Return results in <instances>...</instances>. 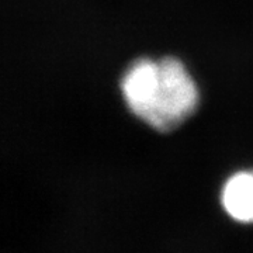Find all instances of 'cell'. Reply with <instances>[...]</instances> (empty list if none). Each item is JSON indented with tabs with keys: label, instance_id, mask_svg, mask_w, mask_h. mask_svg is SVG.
<instances>
[{
	"label": "cell",
	"instance_id": "obj_1",
	"mask_svg": "<svg viewBox=\"0 0 253 253\" xmlns=\"http://www.w3.org/2000/svg\"><path fill=\"white\" fill-rule=\"evenodd\" d=\"M128 109L158 131H172L193 114L197 86L184 65L172 56L132 63L121 82Z\"/></svg>",
	"mask_w": 253,
	"mask_h": 253
},
{
	"label": "cell",
	"instance_id": "obj_2",
	"mask_svg": "<svg viewBox=\"0 0 253 253\" xmlns=\"http://www.w3.org/2000/svg\"><path fill=\"white\" fill-rule=\"evenodd\" d=\"M221 207L238 224H253V169L234 173L224 183L219 194Z\"/></svg>",
	"mask_w": 253,
	"mask_h": 253
}]
</instances>
